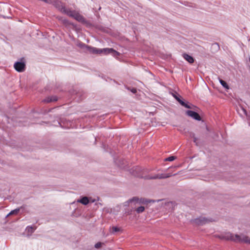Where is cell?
<instances>
[{"instance_id": "6da1fadb", "label": "cell", "mask_w": 250, "mask_h": 250, "mask_svg": "<svg viewBox=\"0 0 250 250\" xmlns=\"http://www.w3.org/2000/svg\"><path fill=\"white\" fill-rule=\"evenodd\" d=\"M55 4L56 6L57 7L59 8V9L62 12H63L64 13H65L66 14L69 15V16H71L72 18H75L77 20L83 22V19L81 17V16H80V15H79V14L77 13L75 11H72V10H71L70 9H67L66 7H65L64 6H63L62 5H60L59 3H56L55 2Z\"/></svg>"}, {"instance_id": "7a4b0ae2", "label": "cell", "mask_w": 250, "mask_h": 250, "mask_svg": "<svg viewBox=\"0 0 250 250\" xmlns=\"http://www.w3.org/2000/svg\"><path fill=\"white\" fill-rule=\"evenodd\" d=\"M226 239H230L234 241H237L239 242H245L250 243V239L247 238V237H244L243 236H239V235H230L229 236H227L224 237Z\"/></svg>"}, {"instance_id": "3957f363", "label": "cell", "mask_w": 250, "mask_h": 250, "mask_svg": "<svg viewBox=\"0 0 250 250\" xmlns=\"http://www.w3.org/2000/svg\"><path fill=\"white\" fill-rule=\"evenodd\" d=\"M14 68L18 72H22L25 70L26 68V65L23 61H19L15 63Z\"/></svg>"}, {"instance_id": "277c9868", "label": "cell", "mask_w": 250, "mask_h": 250, "mask_svg": "<svg viewBox=\"0 0 250 250\" xmlns=\"http://www.w3.org/2000/svg\"><path fill=\"white\" fill-rule=\"evenodd\" d=\"M88 49L95 54H101V53H108L112 52V49H97L90 47H88Z\"/></svg>"}, {"instance_id": "5b68a950", "label": "cell", "mask_w": 250, "mask_h": 250, "mask_svg": "<svg viewBox=\"0 0 250 250\" xmlns=\"http://www.w3.org/2000/svg\"><path fill=\"white\" fill-rule=\"evenodd\" d=\"M187 114H188V115L189 116L192 117V118H194L195 120H197L198 121H200L201 120V117H200V115L198 113H197L195 112L188 111Z\"/></svg>"}, {"instance_id": "8992f818", "label": "cell", "mask_w": 250, "mask_h": 250, "mask_svg": "<svg viewBox=\"0 0 250 250\" xmlns=\"http://www.w3.org/2000/svg\"><path fill=\"white\" fill-rule=\"evenodd\" d=\"M172 95H173V96L175 98V99H176V100H177V101H178V102H179V103H180V104L182 106H183L185 107V108H188V109H190V106H189L188 104H187L186 103H185L184 101H182V100L180 98H179V97H178L177 95H176L175 94H173V93H172Z\"/></svg>"}, {"instance_id": "52a82bcc", "label": "cell", "mask_w": 250, "mask_h": 250, "mask_svg": "<svg viewBox=\"0 0 250 250\" xmlns=\"http://www.w3.org/2000/svg\"><path fill=\"white\" fill-rule=\"evenodd\" d=\"M210 221V220L208 218H198V219H196L195 221V222L198 224H203L207 223Z\"/></svg>"}, {"instance_id": "ba28073f", "label": "cell", "mask_w": 250, "mask_h": 250, "mask_svg": "<svg viewBox=\"0 0 250 250\" xmlns=\"http://www.w3.org/2000/svg\"><path fill=\"white\" fill-rule=\"evenodd\" d=\"M57 100H58V98L57 97L52 96H49V97H47L46 98H45V100L44 101L46 103H50V102L56 101Z\"/></svg>"}, {"instance_id": "9c48e42d", "label": "cell", "mask_w": 250, "mask_h": 250, "mask_svg": "<svg viewBox=\"0 0 250 250\" xmlns=\"http://www.w3.org/2000/svg\"><path fill=\"white\" fill-rule=\"evenodd\" d=\"M183 57L189 63H190L191 64H192V63H194L193 58L192 56H190V55H188L187 54H184L183 55Z\"/></svg>"}, {"instance_id": "30bf717a", "label": "cell", "mask_w": 250, "mask_h": 250, "mask_svg": "<svg viewBox=\"0 0 250 250\" xmlns=\"http://www.w3.org/2000/svg\"><path fill=\"white\" fill-rule=\"evenodd\" d=\"M79 202H80L81 203L83 204H84V205H87L90 202V200H89V199L88 197H83L82 198H81L79 201Z\"/></svg>"}, {"instance_id": "8fae6325", "label": "cell", "mask_w": 250, "mask_h": 250, "mask_svg": "<svg viewBox=\"0 0 250 250\" xmlns=\"http://www.w3.org/2000/svg\"><path fill=\"white\" fill-rule=\"evenodd\" d=\"M220 82L221 83V84L226 89H229V85H228V84L225 82L224 81V80H220Z\"/></svg>"}, {"instance_id": "7c38bea8", "label": "cell", "mask_w": 250, "mask_h": 250, "mask_svg": "<svg viewBox=\"0 0 250 250\" xmlns=\"http://www.w3.org/2000/svg\"><path fill=\"white\" fill-rule=\"evenodd\" d=\"M176 158V157L175 156H171V157H170L168 158L165 160L167 161H172L174 160Z\"/></svg>"}, {"instance_id": "4fadbf2b", "label": "cell", "mask_w": 250, "mask_h": 250, "mask_svg": "<svg viewBox=\"0 0 250 250\" xmlns=\"http://www.w3.org/2000/svg\"><path fill=\"white\" fill-rule=\"evenodd\" d=\"M144 210H145L144 207H140L136 209V211H137V212H138V213H142V212H143L144 211Z\"/></svg>"}, {"instance_id": "5bb4252c", "label": "cell", "mask_w": 250, "mask_h": 250, "mask_svg": "<svg viewBox=\"0 0 250 250\" xmlns=\"http://www.w3.org/2000/svg\"><path fill=\"white\" fill-rule=\"evenodd\" d=\"M102 243L101 242H98V243H96V244H95V248H97V249H99V248H101V247H102Z\"/></svg>"}, {"instance_id": "9a60e30c", "label": "cell", "mask_w": 250, "mask_h": 250, "mask_svg": "<svg viewBox=\"0 0 250 250\" xmlns=\"http://www.w3.org/2000/svg\"><path fill=\"white\" fill-rule=\"evenodd\" d=\"M18 211H19V209H17V210H14V211H12V212H11L9 214H8V215L7 216H10V215H13V214H16L17 213H18Z\"/></svg>"}, {"instance_id": "2e32d148", "label": "cell", "mask_w": 250, "mask_h": 250, "mask_svg": "<svg viewBox=\"0 0 250 250\" xmlns=\"http://www.w3.org/2000/svg\"><path fill=\"white\" fill-rule=\"evenodd\" d=\"M120 229L118 227H114L113 228V231L114 232H119L120 231Z\"/></svg>"}, {"instance_id": "e0dca14e", "label": "cell", "mask_w": 250, "mask_h": 250, "mask_svg": "<svg viewBox=\"0 0 250 250\" xmlns=\"http://www.w3.org/2000/svg\"></svg>"}]
</instances>
